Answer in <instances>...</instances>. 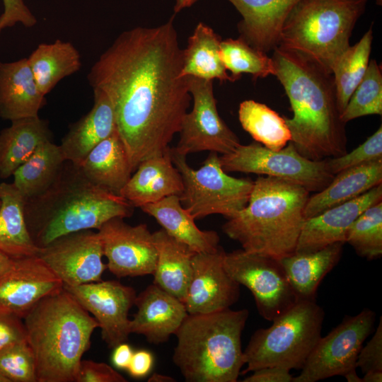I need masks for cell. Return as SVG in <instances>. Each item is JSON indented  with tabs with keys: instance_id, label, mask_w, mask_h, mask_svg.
<instances>
[{
	"instance_id": "cell-1",
	"label": "cell",
	"mask_w": 382,
	"mask_h": 382,
	"mask_svg": "<svg viewBox=\"0 0 382 382\" xmlns=\"http://www.w3.org/2000/svg\"><path fill=\"white\" fill-rule=\"evenodd\" d=\"M173 21L174 15L158 27L122 32L87 76L93 90L101 91L111 103L133 172L169 147L190 105Z\"/></svg>"
},
{
	"instance_id": "cell-2",
	"label": "cell",
	"mask_w": 382,
	"mask_h": 382,
	"mask_svg": "<svg viewBox=\"0 0 382 382\" xmlns=\"http://www.w3.org/2000/svg\"><path fill=\"white\" fill-rule=\"evenodd\" d=\"M274 74L289 98L293 116L284 117L290 142L303 157L323 161L347 153L332 74L308 57L278 45L272 57Z\"/></svg>"
},
{
	"instance_id": "cell-3",
	"label": "cell",
	"mask_w": 382,
	"mask_h": 382,
	"mask_svg": "<svg viewBox=\"0 0 382 382\" xmlns=\"http://www.w3.org/2000/svg\"><path fill=\"white\" fill-rule=\"evenodd\" d=\"M133 212L124 197L94 185L68 161L45 191L24 203L27 226L39 248L69 233L98 230L108 220Z\"/></svg>"
},
{
	"instance_id": "cell-4",
	"label": "cell",
	"mask_w": 382,
	"mask_h": 382,
	"mask_svg": "<svg viewBox=\"0 0 382 382\" xmlns=\"http://www.w3.org/2000/svg\"><path fill=\"white\" fill-rule=\"evenodd\" d=\"M308 197L295 183L260 176L247 205L227 219L223 231L244 251L280 260L295 253Z\"/></svg>"
},
{
	"instance_id": "cell-5",
	"label": "cell",
	"mask_w": 382,
	"mask_h": 382,
	"mask_svg": "<svg viewBox=\"0 0 382 382\" xmlns=\"http://www.w3.org/2000/svg\"><path fill=\"white\" fill-rule=\"evenodd\" d=\"M37 382H76L97 320L65 289L42 299L23 318Z\"/></svg>"
},
{
	"instance_id": "cell-6",
	"label": "cell",
	"mask_w": 382,
	"mask_h": 382,
	"mask_svg": "<svg viewBox=\"0 0 382 382\" xmlns=\"http://www.w3.org/2000/svg\"><path fill=\"white\" fill-rule=\"evenodd\" d=\"M247 309L188 314L175 333L173 361L187 382H236L245 364Z\"/></svg>"
},
{
	"instance_id": "cell-7",
	"label": "cell",
	"mask_w": 382,
	"mask_h": 382,
	"mask_svg": "<svg viewBox=\"0 0 382 382\" xmlns=\"http://www.w3.org/2000/svg\"><path fill=\"white\" fill-rule=\"evenodd\" d=\"M368 0H299L286 18L279 45L296 50L328 72L350 46Z\"/></svg>"
},
{
	"instance_id": "cell-8",
	"label": "cell",
	"mask_w": 382,
	"mask_h": 382,
	"mask_svg": "<svg viewBox=\"0 0 382 382\" xmlns=\"http://www.w3.org/2000/svg\"><path fill=\"white\" fill-rule=\"evenodd\" d=\"M323 320L315 300L299 299L271 326L253 334L243 350L247 368L242 374L268 366L301 370L321 337Z\"/></svg>"
},
{
	"instance_id": "cell-9",
	"label": "cell",
	"mask_w": 382,
	"mask_h": 382,
	"mask_svg": "<svg viewBox=\"0 0 382 382\" xmlns=\"http://www.w3.org/2000/svg\"><path fill=\"white\" fill-rule=\"evenodd\" d=\"M170 151L183 184L178 196L180 203L195 219L212 214H221L228 219L245 207L254 181L227 175L217 153L210 152L202 166L195 170L188 165L186 156L172 148Z\"/></svg>"
},
{
	"instance_id": "cell-10",
	"label": "cell",
	"mask_w": 382,
	"mask_h": 382,
	"mask_svg": "<svg viewBox=\"0 0 382 382\" xmlns=\"http://www.w3.org/2000/svg\"><path fill=\"white\" fill-rule=\"evenodd\" d=\"M223 170L281 178L295 183L310 192L325 188L334 175L327 159L313 161L301 156L289 141L280 150L270 149L258 142L240 144L219 156Z\"/></svg>"
},
{
	"instance_id": "cell-11",
	"label": "cell",
	"mask_w": 382,
	"mask_h": 382,
	"mask_svg": "<svg viewBox=\"0 0 382 382\" xmlns=\"http://www.w3.org/2000/svg\"><path fill=\"white\" fill-rule=\"evenodd\" d=\"M375 320V312L367 308L355 316H345L337 326L320 338L292 382H316L344 376L357 369L359 352L372 332Z\"/></svg>"
},
{
	"instance_id": "cell-12",
	"label": "cell",
	"mask_w": 382,
	"mask_h": 382,
	"mask_svg": "<svg viewBox=\"0 0 382 382\" xmlns=\"http://www.w3.org/2000/svg\"><path fill=\"white\" fill-rule=\"evenodd\" d=\"M229 275L252 293L259 314L273 320L299 300L279 260L242 250L225 253Z\"/></svg>"
},
{
	"instance_id": "cell-13",
	"label": "cell",
	"mask_w": 382,
	"mask_h": 382,
	"mask_svg": "<svg viewBox=\"0 0 382 382\" xmlns=\"http://www.w3.org/2000/svg\"><path fill=\"white\" fill-rule=\"evenodd\" d=\"M188 82L193 107L184 115L180 139L172 149L184 156L204 151L232 152L240 140L219 115L212 81L188 76Z\"/></svg>"
},
{
	"instance_id": "cell-14",
	"label": "cell",
	"mask_w": 382,
	"mask_h": 382,
	"mask_svg": "<svg viewBox=\"0 0 382 382\" xmlns=\"http://www.w3.org/2000/svg\"><path fill=\"white\" fill-rule=\"evenodd\" d=\"M37 255L60 279L74 286L102 280L107 269L98 231L82 230L61 236L40 248Z\"/></svg>"
},
{
	"instance_id": "cell-15",
	"label": "cell",
	"mask_w": 382,
	"mask_h": 382,
	"mask_svg": "<svg viewBox=\"0 0 382 382\" xmlns=\"http://www.w3.org/2000/svg\"><path fill=\"white\" fill-rule=\"evenodd\" d=\"M64 289L97 320L102 339L109 348L128 340L129 311L137 296L134 288L117 280H100Z\"/></svg>"
},
{
	"instance_id": "cell-16",
	"label": "cell",
	"mask_w": 382,
	"mask_h": 382,
	"mask_svg": "<svg viewBox=\"0 0 382 382\" xmlns=\"http://www.w3.org/2000/svg\"><path fill=\"white\" fill-rule=\"evenodd\" d=\"M107 269L118 278L153 274L156 249L145 224L131 226L123 218L106 221L98 230Z\"/></svg>"
},
{
	"instance_id": "cell-17",
	"label": "cell",
	"mask_w": 382,
	"mask_h": 382,
	"mask_svg": "<svg viewBox=\"0 0 382 382\" xmlns=\"http://www.w3.org/2000/svg\"><path fill=\"white\" fill-rule=\"evenodd\" d=\"M64 288L38 256L14 259L0 276V315L23 318L42 299Z\"/></svg>"
},
{
	"instance_id": "cell-18",
	"label": "cell",
	"mask_w": 382,
	"mask_h": 382,
	"mask_svg": "<svg viewBox=\"0 0 382 382\" xmlns=\"http://www.w3.org/2000/svg\"><path fill=\"white\" fill-rule=\"evenodd\" d=\"M225 251L219 246L211 253H196L192 273L183 300L188 314H200L230 308L240 296V284L224 265Z\"/></svg>"
},
{
	"instance_id": "cell-19",
	"label": "cell",
	"mask_w": 382,
	"mask_h": 382,
	"mask_svg": "<svg viewBox=\"0 0 382 382\" xmlns=\"http://www.w3.org/2000/svg\"><path fill=\"white\" fill-rule=\"evenodd\" d=\"M381 199L382 184H379L353 199L306 219L295 253H311L335 243H345L352 224L365 209Z\"/></svg>"
},
{
	"instance_id": "cell-20",
	"label": "cell",
	"mask_w": 382,
	"mask_h": 382,
	"mask_svg": "<svg viewBox=\"0 0 382 382\" xmlns=\"http://www.w3.org/2000/svg\"><path fill=\"white\" fill-rule=\"evenodd\" d=\"M137 313L130 320V332L158 345L175 335L188 315L185 304L154 283L137 295Z\"/></svg>"
},
{
	"instance_id": "cell-21",
	"label": "cell",
	"mask_w": 382,
	"mask_h": 382,
	"mask_svg": "<svg viewBox=\"0 0 382 382\" xmlns=\"http://www.w3.org/2000/svg\"><path fill=\"white\" fill-rule=\"evenodd\" d=\"M227 1L242 16L239 37L267 54L279 45L284 23L299 0Z\"/></svg>"
},
{
	"instance_id": "cell-22",
	"label": "cell",
	"mask_w": 382,
	"mask_h": 382,
	"mask_svg": "<svg viewBox=\"0 0 382 382\" xmlns=\"http://www.w3.org/2000/svg\"><path fill=\"white\" fill-rule=\"evenodd\" d=\"M120 192L134 207L158 202L183 190L181 175L174 166L170 148L143 161Z\"/></svg>"
},
{
	"instance_id": "cell-23",
	"label": "cell",
	"mask_w": 382,
	"mask_h": 382,
	"mask_svg": "<svg viewBox=\"0 0 382 382\" xmlns=\"http://www.w3.org/2000/svg\"><path fill=\"white\" fill-rule=\"evenodd\" d=\"M45 103L27 58L0 62V117L11 122L38 116Z\"/></svg>"
},
{
	"instance_id": "cell-24",
	"label": "cell",
	"mask_w": 382,
	"mask_h": 382,
	"mask_svg": "<svg viewBox=\"0 0 382 382\" xmlns=\"http://www.w3.org/2000/svg\"><path fill=\"white\" fill-rule=\"evenodd\" d=\"M91 110L71 124L59 145L66 161L79 166L100 141L116 130L111 103L101 91L93 89Z\"/></svg>"
},
{
	"instance_id": "cell-25",
	"label": "cell",
	"mask_w": 382,
	"mask_h": 382,
	"mask_svg": "<svg viewBox=\"0 0 382 382\" xmlns=\"http://www.w3.org/2000/svg\"><path fill=\"white\" fill-rule=\"evenodd\" d=\"M382 183V159L343 170L322 190L309 196L305 219L353 199Z\"/></svg>"
},
{
	"instance_id": "cell-26",
	"label": "cell",
	"mask_w": 382,
	"mask_h": 382,
	"mask_svg": "<svg viewBox=\"0 0 382 382\" xmlns=\"http://www.w3.org/2000/svg\"><path fill=\"white\" fill-rule=\"evenodd\" d=\"M78 166L90 182L118 195L133 172L117 129L91 149Z\"/></svg>"
},
{
	"instance_id": "cell-27",
	"label": "cell",
	"mask_w": 382,
	"mask_h": 382,
	"mask_svg": "<svg viewBox=\"0 0 382 382\" xmlns=\"http://www.w3.org/2000/svg\"><path fill=\"white\" fill-rule=\"evenodd\" d=\"M140 209L154 217L171 237L187 245L196 253H211L219 245V236L214 231H203L195 219L182 206L178 195H170Z\"/></svg>"
},
{
	"instance_id": "cell-28",
	"label": "cell",
	"mask_w": 382,
	"mask_h": 382,
	"mask_svg": "<svg viewBox=\"0 0 382 382\" xmlns=\"http://www.w3.org/2000/svg\"><path fill=\"white\" fill-rule=\"evenodd\" d=\"M152 234L157 253L154 283L183 302L196 252L163 228Z\"/></svg>"
},
{
	"instance_id": "cell-29",
	"label": "cell",
	"mask_w": 382,
	"mask_h": 382,
	"mask_svg": "<svg viewBox=\"0 0 382 382\" xmlns=\"http://www.w3.org/2000/svg\"><path fill=\"white\" fill-rule=\"evenodd\" d=\"M0 132V178L6 179L47 140L48 122L39 116L13 120Z\"/></svg>"
},
{
	"instance_id": "cell-30",
	"label": "cell",
	"mask_w": 382,
	"mask_h": 382,
	"mask_svg": "<svg viewBox=\"0 0 382 382\" xmlns=\"http://www.w3.org/2000/svg\"><path fill=\"white\" fill-rule=\"evenodd\" d=\"M344 244L335 243L311 253H294L279 260L299 299L315 300L320 282L340 261Z\"/></svg>"
},
{
	"instance_id": "cell-31",
	"label": "cell",
	"mask_w": 382,
	"mask_h": 382,
	"mask_svg": "<svg viewBox=\"0 0 382 382\" xmlns=\"http://www.w3.org/2000/svg\"><path fill=\"white\" fill-rule=\"evenodd\" d=\"M0 251L17 259L37 255L24 214L25 199L14 185L0 183Z\"/></svg>"
},
{
	"instance_id": "cell-32",
	"label": "cell",
	"mask_w": 382,
	"mask_h": 382,
	"mask_svg": "<svg viewBox=\"0 0 382 382\" xmlns=\"http://www.w3.org/2000/svg\"><path fill=\"white\" fill-rule=\"evenodd\" d=\"M35 81L46 96L64 78L79 71L81 55L70 42L56 40L52 43H41L27 58Z\"/></svg>"
},
{
	"instance_id": "cell-33",
	"label": "cell",
	"mask_w": 382,
	"mask_h": 382,
	"mask_svg": "<svg viewBox=\"0 0 382 382\" xmlns=\"http://www.w3.org/2000/svg\"><path fill=\"white\" fill-rule=\"evenodd\" d=\"M221 37L209 26L199 23L188 39L186 49L183 50L181 76L235 81L221 60Z\"/></svg>"
},
{
	"instance_id": "cell-34",
	"label": "cell",
	"mask_w": 382,
	"mask_h": 382,
	"mask_svg": "<svg viewBox=\"0 0 382 382\" xmlns=\"http://www.w3.org/2000/svg\"><path fill=\"white\" fill-rule=\"evenodd\" d=\"M66 161L59 145L47 140L13 173V184L25 199L45 191Z\"/></svg>"
},
{
	"instance_id": "cell-35",
	"label": "cell",
	"mask_w": 382,
	"mask_h": 382,
	"mask_svg": "<svg viewBox=\"0 0 382 382\" xmlns=\"http://www.w3.org/2000/svg\"><path fill=\"white\" fill-rule=\"evenodd\" d=\"M238 119L245 131L264 146L280 150L291 139L284 117L265 104L253 100L241 103Z\"/></svg>"
},
{
	"instance_id": "cell-36",
	"label": "cell",
	"mask_w": 382,
	"mask_h": 382,
	"mask_svg": "<svg viewBox=\"0 0 382 382\" xmlns=\"http://www.w3.org/2000/svg\"><path fill=\"white\" fill-rule=\"evenodd\" d=\"M372 27L371 25L358 42L348 47L332 70L337 100L341 114L366 71L374 37Z\"/></svg>"
},
{
	"instance_id": "cell-37",
	"label": "cell",
	"mask_w": 382,
	"mask_h": 382,
	"mask_svg": "<svg viewBox=\"0 0 382 382\" xmlns=\"http://www.w3.org/2000/svg\"><path fill=\"white\" fill-rule=\"evenodd\" d=\"M219 56L234 81L240 79L243 73L251 74L255 79L274 74L272 57L253 47L241 37L221 40Z\"/></svg>"
},
{
	"instance_id": "cell-38",
	"label": "cell",
	"mask_w": 382,
	"mask_h": 382,
	"mask_svg": "<svg viewBox=\"0 0 382 382\" xmlns=\"http://www.w3.org/2000/svg\"><path fill=\"white\" fill-rule=\"evenodd\" d=\"M345 243L369 260L382 255V202L365 209L348 229Z\"/></svg>"
},
{
	"instance_id": "cell-39",
	"label": "cell",
	"mask_w": 382,
	"mask_h": 382,
	"mask_svg": "<svg viewBox=\"0 0 382 382\" xmlns=\"http://www.w3.org/2000/svg\"><path fill=\"white\" fill-rule=\"evenodd\" d=\"M382 114V72L381 66L375 59L369 61L366 71L353 91L341 114L346 124L354 119Z\"/></svg>"
},
{
	"instance_id": "cell-40",
	"label": "cell",
	"mask_w": 382,
	"mask_h": 382,
	"mask_svg": "<svg viewBox=\"0 0 382 382\" xmlns=\"http://www.w3.org/2000/svg\"><path fill=\"white\" fill-rule=\"evenodd\" d=\"M0 374L8 382H37L34 355L27 340L0 352Z\"/></svg>"
},
{
	"instance_id": "cell-41",
	"label": "cell",
	"mask_w": 382,
	"mask_h": 382,
	"mask_svg": "<svg viewBox=\"0 0 382 382\" xmlns=\"http://www.w3.org/2000/svg\"><path fill=\"white\" fill-rule=\"evenodd\" d=\"M382 159V127L379 128L358 147L349 153L327 159L330 171L334 175L347 168Z\"/></svg>"
},
{
	"instance_id": "cell-42",
	"label": "cell",
	"mask_w": 382,
	"mask_h": 382,
	"mask_svg": "<svg viewBox=\"0 0 382 382\" xmlns=\"http://www.w3.org/2000/svg\"><path fill=\"white\" fill-rule=\"evenodd\" d=\"M356 368H359L364 374L371 371H382V318L374 335L368 343L361 348Z\"/></svg>"
},
{
	"instance_id": "cell-43",
	"label": "cell",
	"mask_w": 382,
	"mask_h": 382,
	"mask_svg": "<svg viewBox=\"0 0 382 382\" xmlns=\"http://www.w3.org/2000/svg\"><path fill=\"white\" fill-rule=\"evenodd\" d=\"M4 11L0 16V34L6 28L21 23L26 28L33 27L37 19L24 0H2Z\"/></svg>"
},
{
	"instance_id": "cell-44",
	"label": "cell",
	"mask_w": 382,
	"mask_h": 382,
	"mask_svg": "<svg viewBox=\"0 0 382 382\" xmlns=\"http://www.w3.org/2000/svg\"><path fill=\"white\" fill-rule=\"evenodd\" d=\"M127 380L104 362L82 359L76 382H127Z\"/></svg>"
},
{
	"instance_id": "cell-45",
	"label": "cell",
	"mask_w": 382,
	"mask_h": 382,
	"mask_svg": "<svg viewBox=\"0 0 382 382\" xmlns=\"http://www.w3.org/2000/svg\"><path fill=\"white\" fill-rule=\"evenodd\" d=\"M25 340L26 334L23 319L0 315V352Z\"/></svg>"
},
{
	"instance_id": "cell-46",
	"label": "cell",
	"mask_w": 382,
	"mask_h": 382,
	"mask_svg": "<svg viewBox=\"0 0 382 382\" xmlns=\"http://www.w3.org/2000/svg\"><path fill=\"white\" fill-rule=\"evenodd\" d=\"M293 376L290 370L268 366L253 371V374L245 377L243 382H292Z\"/></svg>"
},
{
	"instance_id": "cell-47",
	"label": "cell",
	"mask_w": 382,
	"mask_h": 382,
	"mask_svg": "<svg viewBox=\"0 0 382 382\" xmlns=\"http://www.w3.org/2000/svg\"><path fill=\"white\" fill-rule=\"evenodd\" d=\"M153 364L152 354L147 350L140 349L134 352L127 369L132 377L139 378L146 376L151 371Z\"/></svg>"
},
{
	"instance_id": "cell-48",
	"label": "cell",
	"mask_w": 382,
	"mask_h": 382,
	"mask_svg": "<svg viewBox=\"0 0 382 382\" xmlns=\"http://www.w3.org/2000/svg\"><path fill=\"white\" fill-rule=\"evenodd\" d=\"M134 351L127 343L122 342L115 347L112 355V361L118 369H127L130 363Z\"/></svg>"
},
{
	"instance_id": "cell-49",
	"label": "cell",
	"mask_w": 382,
	"mask_h": 382,
	"mask_svg": "<svg viewBox=\"0 0 382 382\" xmlns=\"http://www.w3.org/2000/svg\"><path fill=\"white\" fill-rule=\"evenodd\" d=\"M13 260V258L0 251V276L11 266Z\"/></svg>"
},
{
	"instance_id": "cell-50",
	"label": "cell",
	"mask_w": 382,
	"mask_h": 382,
	"mask_svg": "<svg viewBox=\"0 0 382 382\" xmlns=\"http://www.w3.org/2000/svg\"><path fill=\"white\" fill-rule=\"evenodd\" d=\"M382 371H371L364 374L361 382H381Z\"/></svg>"
},
{
	"instance_id": "cell-51",
	"label": "cell",
	"mask_w": 382,
	"mask_h": 382,
	"mask_svg": "<svg viewBox=\"0 0 382 382\" xmlns=\"http://www.w3.org/2000/svg\"><path fill=\"white\" fill-rule=\"evenodd\" d=\"M197 0H176L175 5L174 6L175 13L180 12L184 8L191 6Z\"/></svg>"
},
{
	"instance_id": "cell-52",
	"label": "cell",
	"mask_w": 382,
	"mask_h": 382,
	"mask_svg": "<svg viewBox=\"0 0 382 382\" xmlns=\"http://www.w3.org/2000/svg\"><path fill=\"white\" fill-rule=\"evenodd\" d=\"M149 382H173L175 379L169 376L154 373L148 380Z\"/></svg>"
},
{
	"instance_id": "cell-53",
	"label": "cell",
	"mask_w": 382,
	"mask_h": 382,
	"mask_svg": "<svg viewBox=\"0 0 382 382\" xmlns=\"http://www.w3.org/2000/svg\"><path fill=\"white\" fill-rule=\"evenodd\" d=\"M344 376L349 382H361V378H360L357 374L356 369L350 371L349 372L347 373Z\"/></svg>"
},
{
	"instance_id": "cell-54",
	"label": "cell",
	"mask_w": 382,
	"mask_h": 382,
	"mask_svg": "<svg viewBox=\"0 0 382 382\" xmlns=\"http://www.w3.org/2000/svg\"><path fill=\"white\" fill-rule=\"evenodd\" d=\"M0 382H8V380L0 374Z\"/></svg>"
},
{
	"instance_id": "cell-55",
	"label": "cell",
	"mask_w": 382,
	"mask_h": 382,
	"mask_svg": "<svg viewBox=\"0 0 382 382\" xmlns=\"http://www.w3.org/2000/svg\"><path fill=\"white\" fill-rule=\"evenodd\" d=\"M376 1L377 4L381 5V0H376Z\"/></svg>"
},
{
	"instance_id": "cell-56",
	"label": "cell",
	"mask_w": 382,
	"mask_h": 382,
	"mask_svg": "<svg viewBox=\"0 0 382 382\" xmlns=\"http://www.w3.org/2000/svg\"><path fill=\"white\" fill-rule=\"evenodd\" d=\"M1 194H0V207H1Z\"/></svg>"
}]
</instances>
